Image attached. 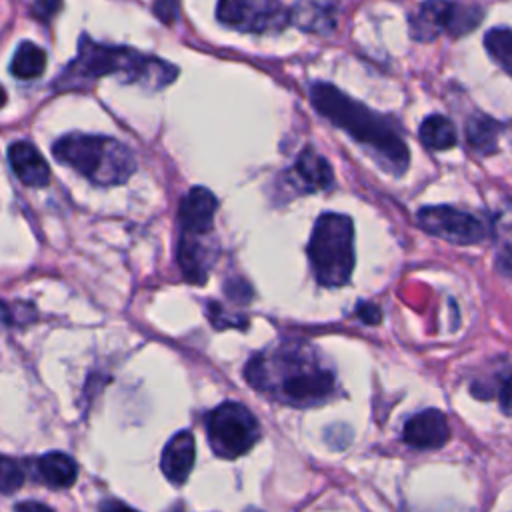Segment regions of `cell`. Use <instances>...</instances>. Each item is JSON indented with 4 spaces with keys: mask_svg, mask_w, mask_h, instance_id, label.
Masks as SVG:
<instances>
[{
    "mask_svg": "<svg viewBox=\"0 0 512 512\" xmlns=\"http://www.w3.org/2000/svg\"><path fill=\"white\" fill-rule=\"evenodd\" d=\"M244 374L256 390L298 408L322 404L334 392V374L300 346L262 352L246 364Z\"/></svg>",
    "mask_w": 512,
    "mask_h": 512,
    "instance_id": "6da1fadb",
    "label": "cell"
},
{
    "mask_svg": "<svg viewBox=\"0 0 512 512\" xmlns=\"http://www.w3.org/2000/svg\"><path fill=\"white\" fill-rule=\"evenodd\" d=\"M310 98L324 118L348 132L358 144L372 150L384 170L396 176L406 172L410 164V150L386 116L372 112L326 82H316L310 90Z\"/></svg>",
    "mask_w": 512,
    "mask_h": 512,
    "instance_id": "7a4b0ae2",
    "label": "cell"
},
{
    "mask_svg": "<svg viewBox=\"0 0 512 512\" xmlns=\"http://www.w3.org/2000/svg\"><path fill=\"white\" fill-rule=\"evenodd\" d=\"M108 74H116L124 82L162 88L176 78L178 70L164 60L140 54L132 48L96 44L84 36L78 48V56L60 74L56 86L60 90L80 88Z\"/></svg>",
    "mask_w": 512,
    "mask_h": 512,
    "instance_id": "3957f363",
    "label": "cell"
},
{
    "mask_svg": "<svg viewBox=\"0 0 512 512\" xmlns=\"http://www.w3.org/2000/svg\"><path fill=\"white\" fill-rule=\"evenodd\" d=\"M52 154L100 186L126 182L136 170L132 152L118 140L94 134H68L56 140Z\"/></svg>",
    "mask_w": 512,
    "mask_h": 512,
    "instance_id": "277c9868",
    "label": "cell"
},
{
    "mask_svg": "<svg viewBox=\"0 0 512 512\" xmlns=\"http://www.w3.org/2000/svg\"><path fill=\"white\" fill-rule=\"evenodd\" d=\"M308 258L316 282L328 288L342 286L354 270V226L344 214H322L312 230Z\"/></svg>",
    "mask_w": 512,
    "mask_h": 512,
    "instance_id": "5b68a950",
    "label": "cell"
},
{
    "mask_svg": "<svg viewBox=\"0 0 512 512\" xmlns=\"http://www.w3.org/2000/svg\"><path fill=\"white\" fill-rule=\"evenodd\" d=\"M208 442L220 458H238L260 440L254 414L238 402H222L206 418Z\"/></svg>",
    "mask_w": 512,
    "mask_h": 512,
    "instance_id": "8992f818",
    "label": "cell"
},
{
    "mask_svg": "<svg viewBox=\"0 0 512 512\" xmlns=\"http://www.w3.org/2000/svg\"><path fill=\"white\" fill-rule=\"evenodd\" d=\"M216 16L222 24L252 34L278 32L290 22L280 0H218Z\"/></svg>",
    "mask_w": 512,
    "mask_h": 512,
    "instance_id": "52a82bcc",
    "label": "cell"
},
{
    "mask_svg": "<svg viewBox=\"0 0 512 512\" xmlns=\"http://www.w3.org/2000/svg\"><path fill=\"white\" fill-rule=\"evenodd\" d=\"M418 224L432 236L454 244H478L486 238V226L474 214L452 206H426L418 212Z\"/></svg>",
    "mask_w": 512,
    "mask_h": 512,
    "instance_id": "ba28073f",
    "label": "cell"
},
{
    "mask_svg": "<svg viewBox=\"0 0 512 512\" xmlns=\"http://www.w3.org/2000/svg\"><path fill=\"white\" fill-rule=\"evenodd\" d=\"M464 26V6L448 0H426L410 18V32L416 40L430 42L440 32L458 36Z\"/></svg>",
    "mask_w": 512,
    "mask_h": 512,
    "instance_id": "9c48e42d",
    "label": "cell"
},
{
    "mask_svg": "<svg viewBox=\"0 0 512 512\" xmlns=\"http://www.w3.org/2000/svg\"><path fill=\"white\" fill-rule=\"evenodd\" d=\"M402 438L408 446L418 450L442 448L450 438V428L444 412L436 408L422 410L414 414L402 430Z\"/></svg>",
    "mask_w": 512,
    "mask_h": 512,
    "instance_id": "30bf717a",
    "label": "cell"
},
{
    "mask_svg": "<svg viewBox=\"0 0 512 512\" xmlns=\"http://www.w3.org/2000/svg\"><path fill=\"white\" fill-rule=\"evenodd\" d=\"M340 14L338 0H298L288 12L290 22L310 34L328 36L334 32Z\"/></svg>",
    "mask_w": 512,
    "mask_h": 512,
    "instance_id": "8fae6325",
    "label": "cell"
},
{
    "mask_svg": "<svg viewBox=\"0 0 512 512\" xmlns=\"http://www.w3.org/2000/svg\"><path fill=\"white\" fill-rule=\"evenodd\" d=\"M216 196L202 186L192 188L180 202L178 220L184 232L190 234H208L212 230L216 214Z\"/></svg>",
    "mask_w": 512,
    "mask_h": 512,
    "instance_id": "7c38bea8",
    "label": "cell"
},
{
    "mask_svg": "<svg viewBox=\"0 0 512 512\" xmlns=\"http://www.w3.org/2000/svg\"><path fill=\"white\" fill-rule=\"evenodd\" d=\"M8 160H10L14 174L18 176V180L22 184L32 186V188H42L48 184L50 168L34 144H30L26 140L14 142L8 148Z\"/></svg>",
    "mask_w": 512,
    "mask_h": 512,
    "instance_id": "4fadbf2b",
    "label": "cell"
},
{
    "mask_svg": "<svg viewBox=\"0 0 512 512\" xmlns=\"http://www.w3.org/2000/svg\"><path fill=\"white\" fill-rule=\"evenodd\" d=\"M194 458H196V442H194L192 432L182 430V432L174 434L168 440V444L164 446V452L160 458L164 476L174 484L186 482V478L192 472Z\"/></svg>",
    "mask_w": 512,
    "mask_h": 512,
    "instance_id": "5bb4252c",
    "label": "cell"
},
{
    "mask_svg": "<svg viewBox=\"0 0 512 512\" xmlns=\"http://www.w3.org/2000/svg\"><path fill=\"white\" fill-rule=\"evenodd\" d=\"M204 234H190L184 232L180 246H178V264L182 274L192 284H204L208 266L212 262L210 248L202 242Z\"/></svg>",
    "mask_w": 512,
    "mask_h": 512,
    "instance_id": "9a60e30c",
    "label": "cell"
},
{
    "mask_svg": "<svg viewBox=\"0 0 512 512\" xmlns=\"http://www.w3.org/2000/svg\"><path fill=\"white\" fill-rule=\"evenodd\" d=\"M36 472L52 488H68L78 476L76 462L64 452H48L38 458Z\"/></svg>",
    "mask_w": 512,
    "mask_h": 512,
    "instance_id": "2e32d148",
    "label": "cell"
},
{
    "mask_svg": "<svg viewBox=\"0 0 512 512\" xmlns=\"http://www.w3.org/2000/svg\"><path fill=\"white\" fill-rule=\"evenodd\" d=\"M296 174L310 188H328L332 184V168L314 148H304L296 160Z\"/></svg>",
    "mask_w": 512,
    "mask_h": 512,
    "instance_id": "e0dca14e",
    "label": "cell"
},
{
    "mask_svg": "<svg viewBox=\"0 0 512 512\" xmlns=\"http://www.w3.org/2000/svg\"><path fill=\"white\" fill-rule=\"evenodd\" d=\"M46 68V52L34 42H22L10 62V72L20 80L38 78Z\"/></svg>",
    "mask_w": 512,
    "mask_h": 512,
    "instance_id": "ac0fdd59",
    "label": "cell"
},
{
    "mask_svg": "<svg viewBox=\"0 0 512 512\" xmlns=\"http://www.w3.org/2000/svg\"><path fill=\"white\" fill-rule=\"evenodd\" d=\"M420 140L430 150H448L456 144V130L446 116L432 114L420 126Z\"/></svg>",
    "mask_w": 512,
    "mask_h": 512,
    "instance_id": "d6986e66",
    "label": "cell"
},
{
    "mask_svg": "<svg viewBox=\"0 0 512 512\" xmlns=\"http://www.w3.org/2000/svg\"><path fill=\"white\" fill-rule=\"evenodd\" d=\"M498 134H500V126L492 118L476 116V118L468 120V128H466L468 144H470V148H474L482 154H490L496 150Z\"/></svg>",
    "mask_w": 512,
    "mask_h": 512,
    "instance_id": "ffe728a7",
    "label": "cell"
},
{
    "mask_svg": "<svg viewBox=\"0 0 512 512\" xmlns=\"http://www.w3.org/2000/svg\"><path fill=\"white\" fill-rule=\"evenodd\" d=\"M494 238L498 252V266L512 272V208L500 210L494 220Z\"/></svg>",
    "mask_w": 512,
    "mask_h": 512,
    "instance_id": "44dd1931",
    "label": "cell"
},
{
    "mask_svg": "<svg viewBox=\"0 0 512 512\" xmlns=\"http://www.w3.org/2000/svg\"><path fill=\"white\" fill-rule=\"evenodd\" d=\"M484 44L492 60L512 76V30L494 28L486 34Z\"/></svg>",
    "mask_w": 512,
    "mask_h": 512,
    "instance_id": "7402d4cb",
    "label": "cell"
},
{
    "mask_svg": "<svg viewBox=\"0 0 512 512\" xmlns=\"http://www.w3.org/2000/svg\"><path fill=\"white\" fill-rule=\"evenodd\" d=\"M24 484V466L10 458L0 454V494H12Z\"/></svg>",
    "mask_w": 512,
    "mask_h": 512,
    "instance_id": "603a6c76",
    "label": "cell"
},
{
    "mask_svg": "<svg viewBox=\"0 0 512 512\" xmlns=\"http://www.w3.org/2000/svg\"><path fill=\"white\" fill-rule=\"evenodd\" d=\"M60 6H62V0H34L32 14L40 20H50L52 16L58 14Z\"/></svg>",
    "mask_w": 512,
    "mask_h": 512,
    "instance_id": "cb8c5ba5",
    "label": "cell"
},
{
    "mask_svg": "<svg viewBox=\"0 0 512 512\" xmlns=\"http://www.w3.org/2000/svg\"><path fill=\"white\" fill-rule=\"evenodd\" d=\"M154 14L166 22V24H172L176 14H178V2L176 0H158L154 4Z\"/></svg>",
    "mask_w": 512,
    "mask_h": 512,
    "instance_id": "d4e9b609",
    "label": "cell"
},
{
    "mask_svg": "<svg viewBox=\"0 0 512 512\" xmlns=\"http://www.w3.org/2000/svg\"><path fill=\"white\" fill-rule=\"evenodd\" d=\"M358 316L364 320V322H368V324H376V322H380V308L376 306V304H368V302H364V304H360L358 306Z\"/></svg>",
    "mask_w": 512,
    "mask_h": 512,
    "instance_id": "484cf974",
    "label": "cell"
},
{
    "mask_svg": "<svg viewBox=\"0 0 512 512\" xmlns=\"http://www.w3.org/2000/svg\"><path fill=\"white\" fill-rule=\"evenodd\" d=\"M500 406L502 410L512 416V374L504 380L502 384V390H500Z\"/></svg>",
    "mask_w": 512,
    "mask_h": 512,
    "instance_id": "4316f807",
    "label": "cell"
},
{
    "mask_svg": "<svg viewBox=\"0 0 512 512\" xmlns=\"http://www.w3.org/2000/svg\"><path fill=\"white\" fill-rule=\"evenodd\" d=\"M6 104V90L0 86V108Z\"/></svg>",
    "mask_w": 512,
    "mask_h": 512,
    "instance_id": "83f0119b",
    "label": "cell"
}]
</instances>
